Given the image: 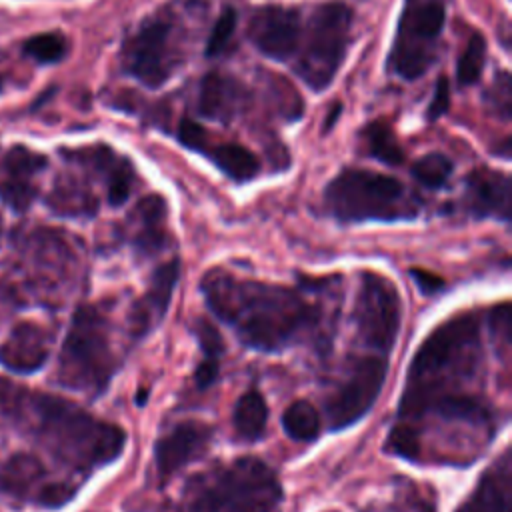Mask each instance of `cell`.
Here are the masks:
<instances>
[{
    "label": "cell",
    "instance_id": "35",
    "mask_svg": "<svg viewBox=\"0 0 512 512\" xmlns=\"http://www.w3.org/2000/svg\"><path fill=\"white\" fill-rule=\"evenodd\" d=\"M510 76L508 72H500V78L494 82L492 90L488 92V100L492 102V106L496 108L498 114H502V118L510 116Z\"/></svg>",
    "mask_w": 512,
    "mask_h": 512
},
{
    "label": "cell",
    "instance_id": "14",
    "mask_svg": "<svg viewBox=\"0 0 512 512\" xmlns=\"http://www.w3.org/2000/svg\"><path fill=\"white\" fill-rule=\"evenodd\" d=\"M248 38L264 56L286 62L300 46V12L286 6H262L248 22Z\"/></svg>",
    "mask_w": 512,
    "mask_h": 512
},
{
    "label": "cell",
    "instance_id": "27",
    "mask_svg": "<svg viewBox=\"0 0 512 512\" xmlns=\"http://www.w3.org/2000/svg\"><path fill=\"white\" fill-rule=\"evenodd\" d=\"M266 422H268V406L264 396L256 388L246 390L236 400L234 412H232V426L236 436L246 442L260 440L266 432Z\"/></svg>",
    "mask_w": 512,
    "mask_h": 512
},
{
    "label": "cell",
    "instance_id": "34",
    "mask_svg": "<svg viewBox=\"0 0 512 512\" xmlns=\"http://www.w3.org/2000/svg\"><path fill=\"white\" fill-rule=\"evenodd\" d=\"M488 332H490L494 344H498L500 352L508 360V356H510V310H508V302H502V304H498L490 310V314H488Z\"/></svg>",
    "mask_w": 512,
    "mask_h": 512
},
{
    "label": "cell",
    "instance_id": "22",
    "mask_svg": "<svg viewBox=\"0 0 512 512\" xmlns=\"http://www.w3.org/2000/svg\"><path fill=\"white\" fill-rule=\"evenodd\" d=\"M74 162L84 164L92 172H96L106 186V200L110 206H122L132 194L136 172L132 162L124 156H118L108 146H94L86 150H78L68 154Z\"/></svg>",
    "mask_w": 512,
    "mask_h": 512
},
{
    "label": "cell",
    "instance_id": "21",
    "mask_svg": "<svg viewBox=\"0 0 512 512\" xmlns=\"http://www.w3.org/2000/svg\"><path fill=\"white\" fill-rule=\"evenodd\" d=\"M512 494V456L504 452L482 472L474 490L454 512H510Z\"/></svg>",
    "mask_w": 512,
    "mask_h": 512
},
{
    "label": "cell",
    "instance_id": "8",
    "mask_svg": "<svg viewBox=\"0 0 512 512\" xmlns=\"http://www.w3.org/2000/svg\"><path fill=\"white\" fill-rule=\"evenodd\" d=\"M446 0H404L388 68L404 80L420 78L436 58Z\"/></svg>",
    "mask_w": 512,
    "mask_h": 512
},
{
    "label": "cell",
    "instance_id": "33",
    "mask_svg": "<svg viewBox=\"0 0 512 512\" xmlns=\"http://www.w3.org/2000/svg\"><path fill=\"white\" fill-rule=\"evenodd\" d=\"M236 22H238L236 10L232 6H226L220 12L216 24L212 26L210 38L206 42V56H210V58L220 56L228 48V44H230V40L234 36V30H236Z\"/></svg>",
    "mask_w": 512,
    "mask_h": 512
},
{
    "label": "cell",
    "instance_id": "7",
    "mask_svg": "<svg viewBox=\"0 0 512 512\" xmlns=\"http://www.w3.org/2000/svg\"><path fill=\"white\" fill-rule=\"evenodd\" d=\"M350 28L352 10L342 2L320 4L312 12L294 70L314 92L326 90L338 74L348 52Z\"/></svg>",
    "mask_w": 512,
    "mask_h": 512
},
{
    "label": "cell",
    "instance_id": "19",
    "mask_svg": "<svg viewBox=\"0 0 512 512\" xmlns=\"http://www.w3.org/2000/svg\"><path fill=\"white\" fill-rule=\"evenodd\" d=\"M50 354V334L44 326L18 322L0 344V364L12 374H32L40 370Z\"/></svg>",
    "mask_w": 512,
    "mask_h": 512
},
{
    "label": "cell",
    "instance_id": "17",
    "mask_svg": "<svg viewBox=\"0 0 512 512\" xmlns=\"http://www.w3.org/2000/svg\"><path fill=\"white\" fill-rule=\"evenodd\" d=\"M178 276V258H170L152 272L144 294L138 300H134L128 310V332L134 340L146 338L162 322L170 306L174 288L178 284Z\"/></svg>",
    "mask_w": 512,
    "mask_h": 512
},
{
    "label": "cell",
    "instance_id": "26",
    "mask_svg": "<svg viewBox=\"0 0 512 512\" xmlns=\"http://www.w3.org/2000/svg\"><path fill=\"white\" fill-rule=\"evenodd\" d=\"M192 334L200 346L202 360L194 370L196 388H210L220 374V358L224 354V340L218 328L206 318H196L192 324Z\"/></svg>",
    "mask_w": 512,
    "mask_h": 512
},
{
    "label": "cell",
    "instance_id": "30",
    "mask_svg": "<svg viewBox=\"0 0 512 512\" xmlns=\"http://www.w3.org/2000/svg\"><path fill=\"white\" fill-rule=\"evenodd\" d=\"M484 62H486V40L480 32H474L460 58H458V64H456V78H458V84L460 86H472L478 82V78L482 76V70H484Z\"/></svg>",
    "mask_w": 512,
    "mask_h": 512
},
{
    "label": "cell",
    "instance_id": "10",
    "mask_svg": "<svg viewBox=\"0 0 512 512\" xmlns=\"http://www.w3.org/2000/svg\"><path fill=\"white\" fill-rule=\"evenodd\" d=\"M16 252L20 270L36 292L54 296L76 282L78 258L60 230H30L18 238Z\"/></svg>",
    "mask_w": 512,
    "mask_h": 512
},
{
    "label": "cell",
    "instance_id": "4",
    "mask_svg": "<svg viewBox=\"0 0 512 512\" xmlns=\"http://www.w3.org/2000/svg\"><path fill=\"white\" fill-rule=\"evenodd\" d=\"M276 472L256 456L214 464L186 480L170 512H282Z\"/></svg>",
    "mask_w": 512,
    "mask_h": 512
},
{
    "label": "cell",
    "instance_id": "13",
    "mask_svg": "<svg viewBox=\"0 0 512 512\" xmlns=\"http://www.w3.org/2000/svg\"><path fill=\"white\" fill-rule=\"evenodd\" d=\"M78 486L76 480L54 476L34 454L18 452L0 466V494L14 502L60 508L76 496Z\"/></svg>",
    "mask_w": 512,
    "mask_h": 512
},
{
    "label": "cell",
    "instance_id": "15",
    "mask_svg": "<svg viewBox=\"0 0 512 512\" xmlns=\"http://www.w3.org/2000/svg\"><path fill=\"white\" fill-rule=\"evenodd\" d=\"M178 140L188 150L206 156L222 174L238 184L250 182L260 172V162L252 150L238 142H214L194 120H180Z\"/></svg>",
    "mask_w": 512,
    "mask_h": 512
},
{
    "label": "cell",
    "instance_id": "29",
    "mask_svg": "<svg viewBox=\"0 0 512 512\" xmlns=\"http://www.w3.org/2000/svg\"><path fill=\"white\" fill-rule=\"evenodd\" d=\"M362 140L366 144V152L372 158H376L384 164H390V166L404 162V150H402L394 130L384 120H376V122H370L368 126H364Z\"/></svg>",
    "mask_w": 512,
    "mask_h": 512
},
{
    "label": "cell",
    "instance_id": "31",
    "mask_svg": "<svg viewBox=\"0 0 512 512\" xmlns=\"http://www.w3.org/2000/svg\"><path fill=\"white\" fill-rule=\"evenodd\" d=\"M452 170H454V164H452V160L446 154L430 152V154L420 156L414 162L412 176L424 188L438 190V188H442L448 182Z\"/></svg>",
    "mask_w": 512,
    "mask_h": 512
},
{
    "label": "cell",
    "instance_id": "3",
    "mask_svg": "<svg viewBox=\"0 0 512 512\" xmlns=\"http://www.w3.org/2000/svg\"><path fill=\"white\" fill-rule=\"evenodd\" d=\"M0 414L74 476H90L112 464L126 446V432L120 426L96 418L62 396L4 378H0Z\"/></svg>",
    "mask_w": 512,
    "mask_h": 512
},
{
    "label": "cell",
    "instance_id": "12",
    "mask_svg": "<svg viewBox=\"0 0 512 512\" xmlns=\"http://www.w3.org/2000/svg\"><path fill=\"white\" fill-rule=\"evenodd\" d=\"M388 374L386 356H360L350 362L344 380L326 400L328 428L344 430L362 420L374 406Z\"/></svg>",
    "mask_w": 512,
    "mask_h": 512
},
{
    "label": "cell",
    "instance_id": "11",
    "mask_svg": "<svg viewBox=\"0 0 512 512\" xmlns=\"http://www.w3.org/2000/svg\"><path fill=\"white\" fill-rule=\"evenodd\" d=\"M120 62L124 72L146 88L166 84L180 62L174 22L160 14L142 22L122 44Z\"/></svg>",
    "mask_w": 512,
    "mask_h": 512
},
{
    "label": "cell",
    "instance_id": "6",
    "mask_svg": "<svg viewBox=\"0 0 512 512\" xmlns=\"http://www.w3.org/2000/svg\"><path fill=\"white\" fill-rule=\"evenodd\" d=\"M328 214L342 224L400 222L420 214V202L406 186L386 174L344 168L324 188Z\"/></svg>",
    "mask_w": 512,
    "mask_h": 512
},
{
    "label": "cell",
    "instance_id": "37",
    "mask_svg": "<svg viewBox=\"0 0 512 512\" xmlns=\"http://www.w3.org/2000/svg\"><path fill=\"white\" fill-rule=\"evenodd\" d=\"M412 276H414V282L418 284V288L424 292V294H436L444 288V282L442 278L438 276H432L430 272H424V270H412Z\"/></svg>",
    "mask_w": 512,
    "mask_h": 512
},
{
    "label": "cell",
    "instance_id": "9",
    "mask_svg": "<svg viewBox=\"0 0 512 512\" xmlns=\"http://www.w3.org/2000/svg\"><path fill=\"white\" fill-rule=\"evenodd\" d=\"M352 322L356 330V344L388 358L402 322L400 294L388 276L378 272L360 274Z\"/></svg>",
    "mask_w": 512,
    "mask_h": 512
},
{
    "label": "cell",
    "instance_id": "28",
    "mask_svg": "<svg viewBox=\"0 0 512 512\" xmlns=\"http://www.w3.org/2000/svg\"><path fill=\"white\" fill-rule=\"evenodd\" d=\"M282 428L296 442H314L322 430L320 414L312 402L294 400L282 414Z\"/></svg>",
    "mask_w": 512,
    "mask_h": 512
},
{
    "label": "cell",
    "instance_id": "25",
    "mask_svg": "<svg viewBox=\"0 0 512 512\" xmlns=\"http://www.w3.org/2000/svg\"><path fill=\"white\" fill-rule=\"evenodd\" d=\"M46 204L54 214H60L66 218L94 216L98 210V198L82 180L74 176L58 178L54 182L52 192L46 198Z\"/></svg>",
    "mask_w": 512,
    "mask_h": 512
},
{
    "label": "cell",
    "instance_id": "36",
    "mask_svg": "<svg viewBox=\"0 0 512 512\" xmlns=\"http://www.w3.org/2000/svg\"><path fill=\"white\" fill-rule=\"evenodd\" d=\"M450 108V84L446 76H440L436 80L434 92H432V102L428 106V118L430 120H438L440 116H444Z\"/></svg>",
    "mask_w": 512,
    "mask_h": 512
},
{
    "label": "cell",
    "instance_id": "39",
    "mask_svg": "<svg viewBox=\"0 0 512 512\" xmlns=\"http://www.w3.org/2000/svg\"><path fill=\"white\" fill-rule=\"evenodd\" d=\"M0 88H2V84H0Z\"/></svg>",
    "mask_w": 512,
    "mask_h": 512
},
{
    "label": "cell",
    "instance_id": "23",
    "mask_svg": "<svg viewBox=\"0 0 512 512\" xmlns=\"http://www.w3.org/2000/svg\"><path fill=\"white\" fill-rule=\"evenodd\" d=\"M168 208L162 196L142 198L130 218V244L140 258H152L168 244Z\"/></svg>",
    "mask_w": 512,
    "mask_h": 512
},
{
    "label": "cell",
    "instance_id": "38",
    "mask_svg": "<svg viewBox=\"0 0 512 512\" xmlns=\"http://www.w3.org/2000/svg\"><path fill=\"white\" fill-rule=\"evenodd\" d=\"M0 240H2V222H0Z\"/></svg>",
    "mask_w": 512,
    "mask_h": 512
},
{
    "label": "cell",
    "instance_id": "5",
    "mask_svg": "<svg viewBox=\"0 0 512 512\" xmlns=\"http://www.w3.org/2000/svg\"><path fill=\"white\" fill-rule=\"evenodd\" d=\"M118 366L108 316L96 304H80L58 354L56 382L94 400L108 390Z\"/></svg>",
    "mask_w": 512,
    "mask_h": 512
},
{
    "label": "cell",
    "instance_id": "32",
    "mask_svg": "<svg viewBox=\"0 0 512 512\" xmlns=\"http://www.w3.org/2000/svg\"><path fill=\"white\" fill-rule=\"evenodd\" d=\"M24 54L40 64H54L66 56V38L58 32L36 34L24 42Z\"/></svg>",
    "mask_w": 512,
    "mask_h": 512
},
{
    "label": "cell",
    "instance_id": "1",
    "mask_svg": "<svg viewBox=\"0 0 512 512\" xmlns=\"http://www.w3.org/2000/svg\"><path fill=\"white\" fill-rule=\"evenodd\" d=\"M482 376V318L476 310L458 312L438 324L416 350L384 450L418 462L422 438L444 428L446 438L462 432L474 452H482L498 432Z\"/></svg>",
    "mask_w": 512,
    "mask_h": 512
},
{
    "label": "cell",
    "instance_id": "18",
    "mask_svg": "<svg viewBox=\"0 0 512 512\" xmlns=\"http://www.w3.org/2000/svg\"><path fill=\"white\" fill-rule=\"evenodd\" d=\"M46 168V156L26 148L12 146L0 158V200L14 212L30 208L38 194L36 178Z\"/></svg>",
    "mask_w": 512,
    "mask_h": 512
},
{
    "label": "cell",
    "instance_id": "24",
    "mask_svg": "<svg viewBox=\"0 0 512 512\" xmlns=\"http://www.w3.org/2000/svg\"><path fill=\"white\" fill-rule=\"evenodd\" d=\"M246 102V88L234 76L210 72L202 78L198 110L216 122H230Z\"/></svg>",
    "mask_w": 512,
    "mask_h": 512
},
{
    "label": "cell",
    "instance_id": "16",
    "mask_svg": "<svg viewBox=\"0 0 512 512\" xmlns=\"http://www.w3.org/2000/svg\"><path fill=\"white\" fill-rule=\"evenodd\" d=\"M214 430L196 420L174 424L154 444V466L160 482L170 480L178 470L202 458L212 446Z\"/></svg>",
    "mask_w": 512,
    "mask_h": 512
},
{
    "label": "cell",
    "instance_id": "20",
    "mask_svg": "<svg viewBox=\"0 0 512 512\" xmlns=\"http://www.w3.org/2000/svg\"><path fill=\"white\" fill-rule=\"evenodd\" d=\"M464 208L474 218L510 220V178L504 172L476 168L466 178Z\"/></svg>",
    "mask_w": 512,
    "mask_h": 512
},
{
    "label": "cell",
    "instance_id": "2",
    "mask_svg": "<svg viewBox=\"0 0 512 512\" xmlns=\"http://www.w3.org/2000/svg\"><path fill=\"white\" fill-rule=\"evenodd\" d=\"M200 292L210 312L258 352H280L304 340L322 342L330 330L324 306L308 298L304 284L292 288L212 268L202 276Z\"/></svg>",
    "mask_w": 512,
    "mask_h": 512
}]
</instances>
